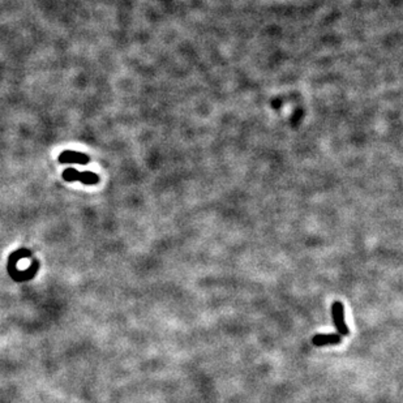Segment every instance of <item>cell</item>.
I'll return each instance as SVG.
<instances>
[{"label": "cell", "instance_id": "1", "mask_svg": "<svg viewBox=\"0 0 403 403\" xmlns=\"http://www.w3.org/2000/svg\"><path fill=\"white\" fill-rule=\"evenodd\" d=\"M63 179L66 182H69V183H72V182H81V183L87 184V185H94V184L100 182V176L94 174V172H90V171L80 172V171H77L76 168H72V167L64 170Z\"/></svg>", "mask_w": 403, "mask_h": 403}, {"label": "cell", "instance_id": "4", "mask_svg": "<svg viewBox=\"0 0 403 403\" xmlns=\"http://www.w3.org/2000/svg\"><path fill=\"white\" fill-rule=\"evenodd\" d=\"M342 342V336L338 333H330V334H316L312 338V343L316 347H322V346L338 345Z\"/></svg>", "mask_w": 403, "mask_h": 403}, {"label": "cell", "instance_id": "3", "mask_svg": "<svg viewBox=\"0 0 403 403\" xmlns=\"http://www.w3.org/2000/svg\"><path fill=\"white\" fill-rule=\"evenodd\" d=\"M58 161L59 163H68V165H71V163L86 165V163H89L90 159H89V157H87L86 154L73 151V150H66V151H63V153L59 155Z\"/></svg>", "mask_w": 403, "mask_h": 403}, {"label": "cell", "instance_id": "2", "mask_svg": "<svg viewBox=\"0 0 403 403\" xmlns=\"http://www.w3.org/2000/svg\"><path fill=\"white\" fill-rule=\"evenodd\" d=\"M332 316L334 321V326L337 329V333L339 336H349L350 330L347 328L345 321V307L341 302H334L332 305Z\"/></svg>", "mask_w": 403, "mask_h": 403}]
</instances>
